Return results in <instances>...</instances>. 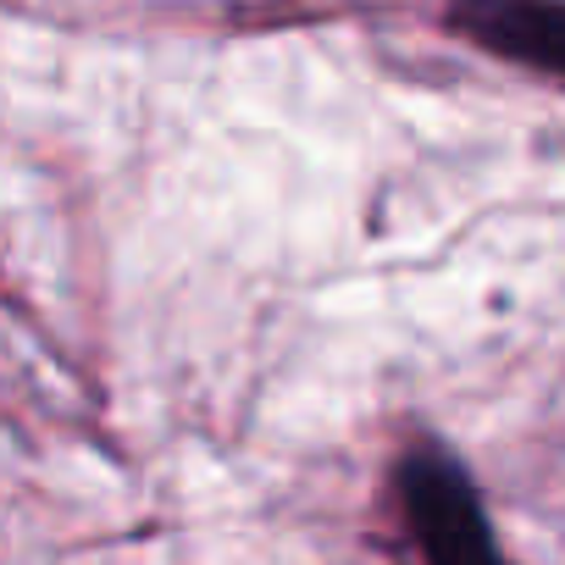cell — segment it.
Wrapping results in <instances>:
<instances>
[{"label":"cell","instance_id":"obj_1","mask_svg":"<svg viewBox=\"0 0 565 565\" xmlns=\"http://www.w3.org/2000/svg\"><path fill=\"white\" fill-rule=\"evenodd\" d=\"M399 499H405V515H411V532L416 543L427 548V559H444V565H477V559H493L499 543H493V526L466 482V471L438 455V449H422L399 466Z\"/></svg>","mask_w":565,"mask_h":565},{"label":"cell","instance_id":"obj_2","mask_svg":"<svg viewBox=\"0 0 565 565\" xmlns=\"http://www.w3.org/2000/svg\"><path fill=\"white\" fill-rule=\"evenodd\" d=\"M449 18L482 51L565 78V0H455Z\"/></svg>","mask_w":565,"mask_h":565}]
</instances>
